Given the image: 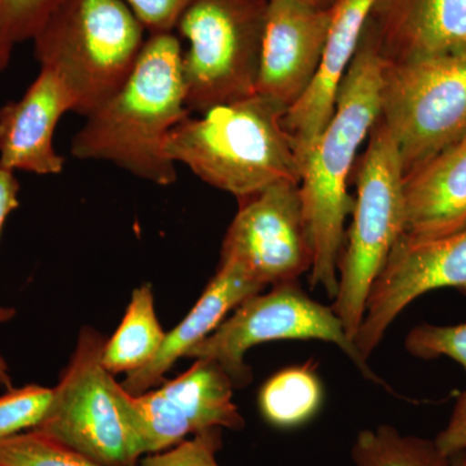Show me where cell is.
Wrapping results in <instances>:
<instances>
[{
    "label": "cell",
    "instance_id": "obj_1",
    "mask_svg": "<svg viewBox=\"0 0 466 466\" xmlns=\"http://www.w3.org/2000/svg\"><path fill=\"white\" fill-rule=\"evenodd\" d=\"M183 47L171 33L149 34L133 73L86 116L70 146L73 157L112 162L157 186L177 180L168 134L191 116L183 79Z\"/></svg>",
    "mask_w": 466,
    "mask_h": 466
},
{
    "label": "cell",
    "instance_id": "obj_2",
    "mask_svg": "<svg viewBox=\"0 0 466 466\" xmlns=\"http://www.w3.org/2000/svg\"><path fill=\"white\" fill-rule=\"evenodd\" d=\"M382 57L368 25L354 60L343 78L336 108L303 162L299 188L314 245L309 271L312 287L334 299L339 266L345 247V223L354 208L349 177L364 140L380 116Z\"/></svg>",
    "mask_w": 466,
    "mask_h": 466
},
{
    "label": "cell",
    "instance_id": "obj_3",
    "mask_svg": "<svg viewBox=\"0 0 466 466\" xmlns=\"http://www.w3.org/2000/svg\"><path fill=\"white\" fill-rule=\"evenodd\" d=\"M287 109L259 94L183 119L167 153L214 188L238 200L283 180L299 182L300 164L283 118Z\"/></svg>",
    "mask_w": 466,
    "mask_h": 466
},
{
    "label": "cell",
    "instance_id": "obj_4",
    "mask_svg": "<svg viewBox=\"0 0 466 466\" xmlns=\"http://www.w3.org/2000/svg\"><path fill=\"white\" fill-rule=\"evenodd\" d=\"M146 32L124 0H60L32 41L39 66L63 79L75 113L87 116L127 81Z\"/></svg>",
    "mask_w": 466,
    "mask_h": 466
},
{
    "label": "cell",
    "instance_id": "obj_5",
    "mask_svg": "<svg viewBox=\"0 0 466 466\" xmlns=\"http://www.w3.org/2000/svg\"><path fill=\"white\" fill-rule=\"evenodd\" d=\"M352 223L339 266L333 311L355 343L370 288L406 232L404 171L400 150L380 118L359 162Z\"/></svg>",
    "mask_w": 466,
    "mask_h": 466
},
{
    "label": "cell",
    "instance_id": "obj_6",
    "mask_svg": "<svg viewBox=\"0 0 466 466\" xmlns=\"http://www.w3.org/2000/svg\"><path fill=\"white\" fill-rule=\"evenodd\" d=\"M106 337L84 328L69 366L54 388L35 433L82 453L101 466H137L144 453L134 424L133 395L101 364Z\"/></svg>",
    "mask_w": 466,
    "mask_h": 466
},
{
    "label": "cell",
    "instance_id": "obj_7",
    "mask_svg": "<svg viewBox=\"0 0 466 466\" xmlns=\"http://www.w3.org/2000/svg\"><path fill=\"white\" fill-rule=\"evenodd\" d=\"M269 0H192L175 30L187 108L202 113L257 94ZM174 30V32H175Z\"/></svg>",
    "mask_w": 466,
    "mask_h": 466
},
{
    "label": "cell",
    "instance_id": "obj_8",
    "mask_svg": "<svg viewBox=\"0 0 466 466\" xmlns=\"http://www.w3.org/2000/svg\"><path fill=\"white\" fill-rule=\"evenodd\" d=\"M379 118L397 143L404 177L464 139L466 52L383 60Z\"/></svg>",
    "mask_w": 466,
    "mask_h": 466
},
{
    "label": "cell",
    "instance_id": "obj_9",
    "mask_svg": "<svg viewBox=\"0 0 466 466\" xmlns=\"http://www.w3.org/2000/svg\"><path fill=\"white\" fill-rule=\"evenodd\" d=\"M309 339L333 343L364 377L380 381L333 309L309 299L297 281L274 285L268 293L245 299L210 336L193 346L186 358L216 361L235 388H244L253 379L245 363V354L251 348L266 342Z\"/></svg>",
    "mask_w": 466,
    "mask_h": 466
},
{
    "label": "cell",
    "instance_id": "obj_10",
    "mask_svg": "<svg viewBox=\"0 0 466 466\" xmlns=\"http://www.w3.org/2000/svg\"><path fill=\"white\" fill-rule=\"evenodd\" d=\"M238 202L220 262L235 263L265 288L311 271L314 245L299 182L283 180Z\"/></svg>",
    "mask_w": 466,
    "mask_h": 466
},
{
    "label": "cell",
    "instance_id": "obj_11",
    "mask_svg": "<svg viewBox=\"0 0 466 466\" xmlns=\"http://www.w3.org/2000/svg\"><path fill=\"white\" fill-rule=\"evenodd\" d=\"M441 288H456L466 294V227L425 240L403 233L370 288L355 337L361 358L367 361L389 327L413 300Z\"/></svg>",
    "mask_w": 466,
    "mask_h": 466
},
{
    "label": "cell",
    "instance_id": "obj_12",
    "mask_svg": "<svg viewBox=\"0 0 466 466\" xmlns=\"http://www.w3.org/2000/svg\"><path fill=\"white\" fill-rule=\"evenodd\" d=\"M233 383L219 364L196 359L177 379L133 395L135 429L144 456L162 452L188 435L211 428L240 431L244 417L233 403Z\"/></svg>",
    "mask_w": 466,
    "mask_h": 466
},
{
    "label": "cell",
    "instance_id": "obj_13",
    "mask_svg": "<svg viewBox=\"0 0 466 466\" xmlns=\"http://www.w3.org/2000/svg\"><path fill=\"white\" fill-rule=\"evenodd\" d=\"M332 21V7L269 0L257 94L290 109L314 81Z\"/></svg>",
    "mask_w": 466,
    "mask_h": 466
},
{
    "label": "cell",
    "instance_id": "obj_14",
    "mask_svg": "<svg viewBox=\"0 0 466 466\" xmlns=\"http://www.w3.org/2000/svg\"><path fill=\"white\" fill-rule=\"evenodd\" d=\"M75 108L63 79L41 67L24 96L0 108V167L14 173H63L66 158L55 149L54 135L58 121Z\"/></svg>",
    "mask_w": 466,
    "mask_h": 466
},
{
    "label": "cell",
    "instance_id": "obj_15",
    "mask_svg": "<svg viewBox=\"0 0 466 466\" xmlns=\"http://www.w3.org/2000/svg\"><path fill=\"white\" fill-rule=\"evenodd\" d=\"M375 2L336 0L332 5V21L317 76L305 95L287 110L283 118L300 170L309 150L332 118L337 95L357 54Z\"/></svg>",
    "mask_w": 466,
    "mask_h": 466
},
{
    "label": "cell",
    "instance_id": "obj_16",
    "mask_svg": "<svg viewBox=\"0 0 466 466\" xmlns=\"http://www.w3.org/2000/svg\"><path fill=\"white\" fill-rule=\"evenodd\" d=\"M368 25L385 61L466 52V0H376Z\"/></svg>",
    "mask_w": 466,
    "mask_h": 466
},
{
    "label": "cell",
    "instance_id": "obj_17",
    "mask_svg": "<svg viewBox=\"0 0 466 466\" xmlns=\"http://www.w3.org/2000/svg\"><path fill=\"white\" fill-rule=\"evenodd\" d=\"M265 287L254 281L235 263L220 262L216 276L205 288L191 311L182 323L167 333L155 359L148 364L128 373L122 386L128 394L142 395L165 381V375L180 358L202 339L210 336L225 320L229 311Z\"/></svg>",
    "mask_w": 466,
    "mask_h": 466
},
{
    "label": "cell",
    "instance_id": "obj_18",
    "mask_svg": "<svg viewBox=\"0 0 466 466\" xmlns=\"http://www.w3.org/2000/svg\"><path fill=\"white\" fill-rule=\"evenodd\" d=\"M406 235L441 238L466 227V137L404 177Z\"/></svg>",
    "mask_w": 466,
    "mask_h": 466
},
{
    "label": "cell",
    "instance_id": "obj_19",
    "mask_svg": "<svg viewBox=\"0 0 466 466\" xmlns=\"http://www.w3.org/2000/svg\"><path fill=\"white\" fill-rule=\"evenodd\" d=\"M165 337L156 314L152 287L143 284L133 291L121 324L104 343L101 364L113 376L137 372L155 359Z\"/></svg>",
    "mask_w": 466,
    "mask_h": 466
},
{
    "label": "cell",
    "instance_id": "obj_20",
    "mask_svg": "<svg viewBox=\"0 0 466 466\" xmlns=\"http://www.w3.org/2000/svg\"><path fill=\"white\" fill-rule=\"evenodd\" d=\"M406 349L413 357H447L461 364L466 372V323L458 325L420 324L408 333ZM446 458L466 455V390L460 395L446 428L434 440Z\"/></svg>",
    "mask_w": 466,
    "mask_h": 466
},
{
    "label": "cell",
    "instance_id": "obj_21",
    "mask_svg": "<svg viewBox=\"0 0 466 466\" xmlns=\"http://www.w3.org/2000/svg\"><path fill=\"white\" fill-rule=\"evenodd\" d=\"M323 401V386L311 364L290 367L272 376L260 389L263 419L276 428L290 429L309 421Z\"/></svg>",
    "mask_w": 466,
    "mask_h": 466
},
{
    "label": "cell",
    "instance_id": "obj_22",
    "mask_svg": "<svg viewBox=\"0 0 466 466\" xmlns=\"http://www.w3.org/2000/svg\"><path fill=\"white\" fill-rule=\"evenodd\" d=\"M351 458L355 466H450L451 461L434 441L401 434L390 425L361 431Z\"/></svg>",
    "mask_w": 466,
    "mask_h": 466
},
{
    "label": "cell",
    "instance_id": "obj_23",
    "mask_svg": "<svg viewBox=\"0 0 466 466\" xmlns=\"http://www.w3.org/2000/svg\"><path fill=\"white\" fill-rule=\"evenodd\" d=\"M0 466H101L46 435L27 431L0 441Z\"/></svg>",
    "mask_w": 466,
    "mask_h": 466
},
{
    "label": "cell",
    "instance_id": "obj_24",
    "mask_svg": "<svg viewBox=\"0 0 466 466\" xmlns=\"http://www.w3.org/2000/svg\"><path fill=\"white\" fill-rule=\"evenodd\" d=\"M54 389L39 385L8 389L0 397V441L38 428L47 415Z\"/></svg>",
    "mask_w": 466,
    "mask_h": 466
},
{
    "label": "cell",
    "instance_id": "obj_25",
    "mask_svg": "<svg viewBox=\"0 0 466 466\" xmlns=\"http://www.w3.org/2000/svg\"><path fill=\"white\" fill-rule=\"evenodd\" d=\"M222 428L208 429L173 449L143 456L137 466H220L217 455L222 449Z\"/></svg>",
    "mask_w": 466,
    "mask_h": 466
},
{
    "label": "cell",
    "instance_id": "obj_26",
    "mask_svg": "<svg viewBox=\"0 0 466 466\" xmlns=\"http://www.w3.org/2000/svg\"><path fill=\"white\" fill-rule=\"evenodd\" d=\"M60 0H3L15 42L33 39Z\"/></svg>",
    "mask_w": 466,
    "mask_h": 466
},
{
    "label": "cell",
    "instance_id": "obj_27",
    "mask_svg": "<svg viewBox=\"0 0 466 466\" xmlns=\"http://www.w3.org/2000/svg\"><path fill=\"white\" fill-rule=\"evenodd\" d=\"M149 34L174 32L192 0H124Z\"/></svg>",
    "mask_w": 466,
    "mask_h": 466
},
{
    "label": "cell",
    "instance_id": "obj_28",
    "mask_svg": "<svg viewBox=\"0 0 466 466\" xmlns=\"http://www.w3.org/2000/svg\"><path fill=\"white\" fill-rule=\"evenodd\" d=\"M18 192H20V183L15 177L14 171L0 167V233L9 214L20 207Z\"/></svg>",
    "mask_w": 466,
    "mask_h": 466
},
{
    "label": "cell",
    "instance_id": "obj_29",
    "mask_svg": "<svg viewBox=\"0 0 466 466\" xmlns=\"http://www.w3.org/2000/svg\"><path fill=\"white\" fill-rule=\"evenodd\" d=\"M16 42L9 30L5 5H3V0H0V75L7 69Z\"/></svg>",
    "mask_w": 466,
    "mask_h": 466
},
{
    "label": "cell",
    "instance_id": "obj_30",
    "mask_svg": "<svg viewBox=\"0 0 466 466\" xmlns=\"http://www.w3.org/2000/svg\"><path fill=\"white\" fill-rule=\"evenodd\" d=\"M15 315H16V309L2 308V306H0V324L7 323V321L12 320ZM0 386L12 389V380L11 375H9L8 364L7 361L3 359L2 355H0Z\"/></svg>",
    "mask_w": 466,
    "mask_h": 466
},
{
    "label": "cell",
    "instance_id": "obj_31",
    "mask_svg": "<svg viewBox=\"0 0 466 466\" xmlns=\"http://www.w3.org/2000/svg\"><path fill=\"white\" fill-rule=\"evenodd\" d=\"M303 2L311 3V5L321 8H330L336 0H303Z\"/></svg>",
    "mask_w": 466,
    "mask_h": 466
},
{
    "label": "cell",
    "instance_id": "obj_32",
    "mask_svg": "<svg viewBox=\"0 0 466 466\" xmlns=\"http://www.w3.org/2000/svg\"><path fill=\"white\" fill-rule=\"evenodd\" d=\"M450 466H465L464 458H462V455L451 458Z\"/></svg>",
    "mask_w": 466,
    "mask_h": 466
},
{
    "label": "cell",
    "instance_id": "obj_33",
    "mask_svg": "<svg viewBox=\"0 0 466 466\" xmlns=\"http://www.w3.org/2000/svg\"><path fill=\"white\" fill-rule=\"evenodd\" d=\"M462 458H464V462H465V466H466V455H462Z\"/></svg>",
    "mask_w": 466,
    "mask_h": 466
}]
</instances>
